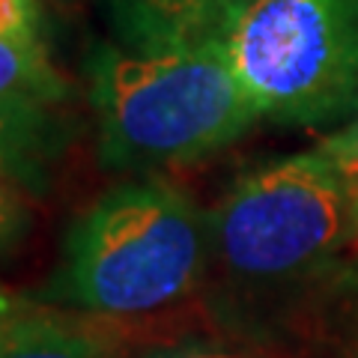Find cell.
Returning <instances> with one entry per match:
<instances>
[{
    "mask_svg": "<svg viewBox=\"0 0 358 358\" xmlns=\"http://www.w3.org/2000/svg\"><path fill=\"white\" fill-rule=\"evenodd\" d=\"M90 102L99 159L110 171L194 162L260 120L221 42L159 51L105 45L90 60Z\"/></svg>",
    "mask_w": 358,
    "mask_h": 358,
    "instance_id": "1",
    "label": "cell"
},
{
    "mask_svg": "<svg viewBox=\"0 0 358 358\" xmlns=\"http://www.w3.org/2000/svg\"><path fill=\"white\" fill-rule=\"evenodd\" d=\"M209 242V224L173 185H117L66 236L57 293L99 317H147L197 287Z\"/></svg>",
    "mask_w": 358,
    "mask_h": 358,
    "instance_id": "2",
    "label": "cell"
},
{
    "mask_svg": "<svg viewBox=\"0 0 358 358\" xmlns=\"http://www.w3.org/2000/svg\"><path fill=\"white\" fill-rule=\"evenodd\" d=\"M221 45L257 117L322 122L358 99V0H248Z\"/></svg>",
    "mask_w": 358,
    "mask_h": 358,
    "instance_id": "3",
    "label": "cell"
},
{
    "mask_svg": "<svg viewBox=\"0 0 358 358\" xmlns=\"http://www.w3.org/2000/svg\"><path fill=\"white\" fill-rule=\"evenodd\" d=\"M212 248L245 281L301 275L352 239V188L317 150L245 173L209 221Z\"/></svg>",
    "mask_w": 358,
    "mask_h": 358,
    "instance_id": "4",
    "label": "cell"
},
{
    "mask_svg": "<svg viewBox=\"0 0 358 358\" xmlns=\"http://www.w3.org/2000/svg\"><path fill=\"white\" fill-rule=\"evenodd\" d=\"M248 0H108L122 48H197L221 42Z\"/></svg>",
    "mask_w": 358,
    "mask_h": 358,
    "instance_id": "5",
    "label": "cell"
},
{
    "mask_svg": "<svg viewBox=\"0 0 358 358\" xmlns=\"http://www.w3.org/2000/svg\"><path fill=\"white\" fill-rule=\"evenodd\" d=\"M63 99V81L36 39L0 36V114L36 122Z\"/></svg>",
    "mask_w": 358,
    "mask_h": 358,
    "instance_id": "6",
    "label": "cell"
},
{
    "mask_svg": "<svg viewBox=\"0 0 358 358\" xmlns=\"http://www.w3.org/2000/svg\"><path fill=\"white\" fill-rule=\"evenodd\" d=\"M0 358H105L93 338L57 320L15 317L0 331Z\"/></svg>",
    "mask_w": 358,
    "mask_h": 358,
    "instance_id": "7",
    "label": "cell"
},
{
    "mask_svg": "<svg viewBox=\"0 0 358 358\" xmlns=\"http://www.w3.org/2000/svg\"><path fill=\"white\" fill-rule=\"evenodd\" d=\"M317 152L326 155L334 164V171H338L346 179V185L355 192L358 188V114L338 131H331L317 147Z\"/></svg>",
    "mask_w": 358,
    "mask_h": 358,
    "instance_id": "8",
    "label": "cell"
},
{
    "mask_svg": "<svg viewBox=\"0 0 358 358\" xmlns=\"http://www.w3.org/2000/svg\"><path fill=\"white\" fill-rule=\"evenodd\" d=\"M30 129H33V122L27 120L0 114V179L18 171L21 159H24V150L30 143Z\"/></svg>",
    "mask_w": 358,
    "mask_h": 358,
    "instance_id": "9",
    "label": "cell"
},
{
    "mask_svg": "<svg viewBox=\"0 0 358 358\" xmlns=\"http://www.w3.org/2000/svg\"><path fill=\"white\" fill-rule=\"evenodd\" d=\"M33 6H36V0H0V36L36 39Z\"/></svg>",
    "mask_w": 358,
    "mask_h": 358,
    "instance_id": "10",
    "label": "cell"
},
{
    "mask_svg": "<svg viewBox=\"0 0 358 358\" xmlns=\"http://www.w3.org/2000/svg\"><path fill=\"white\" fill-rule=\"evenodd\" d=\"M15 224H18V203L3 185V179H0V245L13 236Z\"/></svg>",
    "mask_w": 358,
    "mask_h": 358,
    "instance_id": "11",
    "label": "cell"
},
{
    "mask_svg": "<svg viewBox=\"0 0 358 358\" xmlns=\"http://www.w3.org/2000/svg\"><path fill=\"white\" fill-rule=\"evenodd\" d=\"M164 358H245V355H236V352H221V350H179V352H171Z\"/></svg>",
    "mask_w": 358,
    "mask_h": 358,
    "instance_id": "12",
    "label": "cell"
},
{
    "mask_svg": "<svg viewBox=\"0 0 358 358\" xmlns=\"http://www.w3.org/2000/svg\"><path fill=\"white\" fill-rule=\"evenodd\" d=\"M15 317H21V313L15 310V301L9 299V296H3V293H0V331H3V329H6L9 322L15 320Z\"/></svg>",
    "mask_w": 358,
    "mask_h": 358,
    "instance_id": "13",
    "label": "cell"
},
{
    "mask_svg": "<svg viewBox=\"0 0 358 358\" xmlns=\"http://www.w3.org/2000/svg\"><path fill=\"white\" fill-rule=\"evenodd\" d=\"M352 242L358 245V188L352 192Z\"/></svg>",
    "mask_w": 358,
    "mask_h": 358,
    "instance_id": "14",
    "label": "cell"
}]
</instances>
